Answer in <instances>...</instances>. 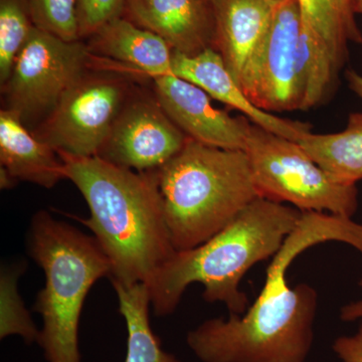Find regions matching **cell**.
<instances>
[{"instance_id": "6da1fadb", "label": "cell", "mask_w": 362, "mask_h": 362, "mask_svg": "<svg viewBox=\"0 0 362 362\" xmlns=\"http://www.w3.org/2000/svg\"><path fill=\"white\" fill-rule=\"evenodd\" d=\"M340 242L362 254V225L351 218L305 211L267 269L265 284L242 315L213 318L188 331L187 346L202 362H306L314 342L318 294L288 284L287 272L306 250Z\"/></svg>"}, {"instance_id": "7a4b0ae2", "label": "cell", "mask_w": 362, "mask_h": 362, "mask_svg": "<svg viewBox=\"0 0 362 362\" xmlns=\"http://www.w3.org/2000/svg\"><path fill=\"white\" fill-rule=\"evenodd\" d=\"M59 156L66 180L89 206L82 223L110 262L112 284H148L176 252L156 170L134 173L99 156Z\"/></svg>"}, {"instance_id": "3957f363", "label": "cell", "mask_w": 362, "mask_h": 362, "mask_svg": "<svg viewBox=\"0 0 362 362\" xmlns=\"http://www.w3.org/2000/svg\"><path fill=\"white\" fill-rule=\"evenodd\" d=\"M302 211L258 197L225 228L187 251L175 252L147 284L154 314L170 315L188 286H204L202 297L242 315L249 308L240 282L252 267L273 258L296 228Z\"/></svg>"}, {"instance_id": "277c9868", "label": "cell", "mask_w": 362, "mask_h": 362, "mask_svg": "<svg viewBox=\"0 0 362 362\" xmlns=\"http://www.w3.org/2000/svg\"><path fill=\"white\" fill-rule=\"evenodd\" d=\"M156 173L176 252L206 242L261 197L244 150L188 138L180 153Z\"/></svg>"}, {"instance_id": "5b68a950", "label": "cell", "mask_w": 362, "mask_h": 362, "mask_svg": "<svg viewBox=\"0 0 362 362\" xmlns=\"http://www.w3.org/2000/svg\"><path fill=\"white\" fill-rule=\"evenodd\" d=\"M28 252L42 269L45 286L33 310L42 317L40 345L47 362H82L78 325L86 298L110 277V262L93 235L40 211L32 218Z\"/></svg>"}, {"instance_id": "8992f818", "label": "cell", "mask_w": 362, "mask_h": 362, "mask_svg": "<svg viewBox=\"0 0 362 362\" xmlns=\"http://www.w3.org/2000/svg\"><path fill=\"white\" fill-rule=\"evenodd\" d=\"M259 197L315 211L352 218L358 206L356 185H343L317 164L296 141L252 123L246 148Z\"/></svg>"}, {"instance_id": "52a82bcc", "label": "cell", "mask_w": 362, "mask_h": 362, "mask_svg": "<svg viewBox=\"0 0 362 362\" xmlns=\"http://www.w3.org/2000/svg\"><path fill=\"white\" fill-rule=\"evenodd\" d=\"M90 49L33 26L4 88L6 110L25 123L54 111L66 90L85 76Z\"/></svg>"}, {"instance_id": "ba28073f", "label": "cell", "mask_w": 362, "mask_h": 362, "mask_svg": "<svg viewBox=\"0 0 362 362\" xmlns=\"http://www.w3.org/2000/svg\"><path fill=\"white\" fill-rule=\"evenodd\" d=\"M125 88L118 81L83 77L45 119L39 136L59 154L99 156L122 110Z\"/></svg>"}, {"instance_id": "9c48e42d", "label": "cell", "mask_w": 362, "mask_h": 362, "mask_svg": "<svg viewBox=\"0 0 362 362\" xmlns=\"http://www.w3.org/2000/svg\"><path fill=\"white\" fill-rule=\"evenodd\" d=\"M187 140L158 102L137 100L123 107L98 156L120 168L147 173L177 156Z\"/></svg>"}, {"instance_id": "30bf717a", "label": "cell", "mask_w": 362, "mask_h": 362, "mask_svg": "<svg viewBox=\"0 0 362 362\" xmlns=\"http://www.w3.org/2000/svg\"><path fill=\"white\" fill-rule=\"evenodd\" d=\"M302 28L297 0H279L247 96L262 110H298L296 59Z\"/></svg>"}, {"instance_id": "8fae6325", "label": "cell", "mask_w": 362, "mask_h": 362, "mask_svg": "<svg viewBox=\"0 0 362 362\" xmlns=\"http://www.w3.org/2000/svg\"><path fill=\"white\" fill-rule=\"evenodd\" d=\"M153 80L157 102L188 138L216 148L245 151L249 119L233 118L214 108L204 90L183 78L163 76Z\"/></svg>"}, {"instance_id": "7c38bea8", "label": "cell", "mask_w": 362, "mask_h": 362, "mask_svg": "<svg viewBox=\"0 0 362 362\" xmlns=\"http://www.w3.org/2000/svg\"><path fill=\"white\" fill-rule=\"evenodd\" d=\"M216 20L214 49L247 94L272 16L273 0H211Z\"/></svg>"}, {"instance_id": "4fadbf2b", "label": "cell", "mask_w": 362, "mask_h": 362, "mask_svg": "<svg viewBox=\"0 0 362 362\" xmlns=\"http://www.w3.org/2000/svg\"><path fill=\"white\" fill-rule=\"evenodd\" d=\"M124 18L156 33L173 52L195 56L216 40L211 0H126Z\"/></svg>"}, {"instance_id": "5bb4252c", "label": "cell", "mask_w": 362, "mask_h": 362, "mask_svg": "<svg viewBox=\"0 0 362 362\" xmlns=\"http://www.w3.org/2000/svg\"><path fill=\"white\" fill-rule=\"evenodd\" d=\"M173 66L176 77L197 86L209 96L240 112L264 129L296 142L311 133L309 124L280 118L252 103L213 47L195 56L173 52Z\"/></svg>"}, {"instance_id": "9a60e30c", "label": "cell", "mask_w": 362, "mask_h": 362, "mask_svg": "<svg viewBox=\"0 0 362 362\" xmlns=\"http://www.w3.org/2000/svg\"><path fill=\"white\" fill-rule=\"evenodd\" d=\"M0 161L14 180L45 188L66 178L65 164L58 152L30 134L18 116L6 109L0 113Z\"/></svg>"}, {"instance_id": "2e32d148", "label": "cell", "mask_w": 362, "mask_h": 362, "mask_svg": "<svg viewBox=\"0 0 362 362\" xmlns=\"http://www.w3.org/2000/svg\"><path fill=\"white\" fill-rule=\"evenodd\" d=\"M92 47L114 61L132 66L152 78L175 76L173 51L156 33L119 18L92 35Z\"/></svg>"}, {"instance_id": "e0dca14e", "label": "cell", "mask_w": 362, "mask_h": 362, "mask_svg": "<svg viewBox=\"0 0 362 362\" xmlns=\"http://www.w3.org/2000/svg\"><path fill=\"white\" fill-rule=\"evenodd\" d=\"M298 143L338 182L356 185L362 180V113L350 114L341 132H311Z\"/></svg>"}, {"instance_id": "ac0fdd59", "label": "cell", "mask_w": 362, "mask_h": 362, "mask_svg": "<svg viewBox=\"0 0 362 362\" xmlns=\"http://www.w3.org/2000/svg\"><path fill=\"white\" fill-rule=\"evenodd\" d=\"M119 312L127 328L125 362H181L175 354L162 349L161 341L150 324L151 300L146 284H113Z\"/></svg>"}, {"instance_id": "d6986e66", "label": "cell", "mask_w": 362, "mask_h": 362, "mask_svg": "<svg viewBox=\"0 0 362 362\" xmlns=\"http://www.w3.org/2000/svg\"><path fill=\"white\" fill-rule=\"evenodd\" d=\"M304 25L315 33L329 52L338 70L349 54V42H361L354 18V0H297Z\"/></svg>"}, {"instance_id": "ffe728a7", "label": "cell", "mask_w": 362, "mask_h": 362, "mask_svg": "<svg viewBox=\"0 0 362 362\" xmlns=\"http://www.w3.org/2000/svg\"><path fill=\"white\" fill-rule=\"evenodd\" d=\"M338 73L325 45L302 21L296 59L298 110H308L321 103Z\"/></svg>"}, {"instance_id": "44dd1931", "label": "cell", "mask_w": 362, "mask_h": 362, "mask_svg": "<svg viewBox=\"0 0 362 362\" xmlns=\"http://www.w3.org/2000/svg\"><path fill=\"white\" fill-rule=\"evenodd\" d=\"M25 271L23 264L4 266L0 274V338L16 335L26 344L37 343L40 329L33 322L18 290V281Z\"/></svg>"}, {"instance_id": "7402d4cb", "label": "cell", "mask_w": 362, "mask_h": 362, "mask_svg": "<svg viewBox=\"0 0 362 362\" xmlns=\"http://www.w3.org/2000/svg\"><path fill=\"white\" fill-rule=\"evenodd\" d=\"M28 0H0V81L4 85L33 28Z\"/></svg>"}, {"instance_id": "603a6c76", "label": "cell", "mask_w": 362, "mask_h": 362, "mask_svg": "<svg viewBox=\"0 0 362 362\" xmlns=\"http://www.w3.org/2000/svg\"><path fill=\"white\" fill-rule=\"evenodd\" d=\"M33 25L59 39L80 40L76 0H28Z\"/></svg>"}, {"instance_id": "cb8c5ba5", "label": "cell", "mask_w": 362, "mask_h": 362, "mask_svg": "<svg viewBox=\"0 0 362 362\" xmlns=\"http://www.w3.org/2000/svg\"><path fill=\"white\" fill-rule=\"evenodd\" d=\"M126 0H76L80 37H92L105 25L122 18Z\"/></svg>"}, {"instance_id": "d4e9b609", "label": "cell", "mask_w": 362, "mask_h": 362, "mask_svg": "<svg viewBox=\"0 0 362 362\" xmlns=\"http://www.w3.org/2000/svg\"><path fill=\"white\" fill-rule=\"evenodd\" d=\"M332 349L342 362H362V323L354 334L337 338Z\"/></svg>"}, {"instance_id": "484cf974", "label": "cell", "mask_w": 362, "mask_h": 362, "mask_svg": "<svg viewBox=\"0 0 362 362\" xmlns=\"http://www.w3.org/2000/svg\"><path fill=\"white\" fill-rule=\"evenodd\" d=\"M358 285L362 289V280L359 281ZM340 319L344 322L362 321V299L342 306L340 309Z\"/></svg>"}, {"instance_id": "4316f807", "label": "cell", "mask_w": 362, "mask_h": 362, "mask_svg": "<svg viewBox=\"0 0 362 362\" xmlns=\"http://www.w3.org/2000/svg\"><path fill=\"white\" fill-rule=\"evenodd\" d=\"M346 77L350 89L354 90L357 96L362 99V76L354 71H349L346 74Z\"/></svg>"}, {"instance_id": "83f0119b", "label": "cell", "mask_w": 362, "mask_h": 362, "mask_svg": "<svg viewBox=\"0 0 362 362\" xmlns=\"http://www.w3.org/2000/svg\"><path fill=\"white\" fill-rule=\"evenodd\" d=\"M16 181L14 180L13 176L9 175L8 173L6 170V169L1 168V170H0V185H1L2 189H6V188H11L16 185Z\"/></svg>"}, {"instance_id": "f1b7e54d", "label": "cell", "mask_w": 362, "mask_h": 362, "mask_svg": "<svg viewBox=\"0 0 362 362\" xmlns=\"http://www.w3.org/2000/svg\"><path fill=\"white\" fill-rule=\"evenodd\" d=\"M354 11L356 13H362V0H354Z\"/></svg>"}, {"instance_id": "f546056e", "label": "cell", "mask_w": 362, "mask_h": 362, "mask_svg": "<svg viewBox=\"0 0 362 362\" xmlns=\"http://www.w3.org/2000/svg\"><path fill=\"white\" fill-rule=\"evenodd\" d=\"M273 1H279V0H273Z\"/></svg>"}]
</instances>
